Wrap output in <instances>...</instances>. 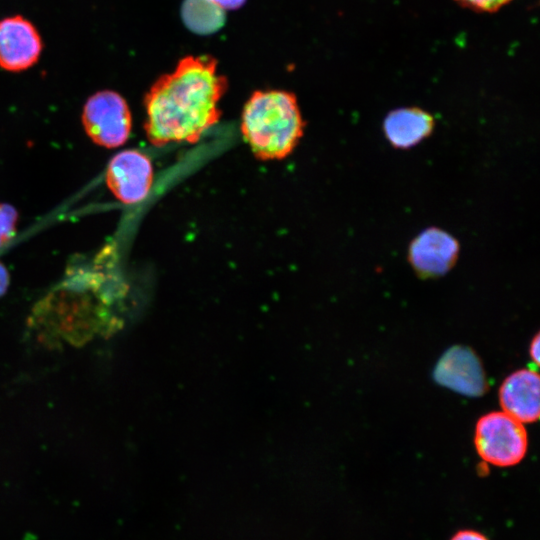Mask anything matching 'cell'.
<instances>
[{
  "instance_id": "obj_13",
  "label": "cell",
  "mask_w": 540,
  "mask_h": 540,
  "mask_svg": "<svg viewBox=\"0 0 540 540\" xmlns=\"http://www.w3.org/2000/svg\"><path fill=\"white\" fill-rule=\"evenodd\" d=\"M460 6L481 13H494L514 0H453Z\"/></svg>"
},
{
  "instance_id": "obj_6",
  "label": "cell",
  "mask_w": 540,
  "mask_h": 540,
  "mask_svg": "<svg viewBox=\"0 0 540 540\" xmlns=\"http://www.w3.org/2000/svg\"><path fill=\"white\" fill-rule=\"evenodd\" d=\"M43 41L37 27L16 14L0 19V68L21 72L40 58Z\"/></svg>"
},
{
  "instance_id": "obj_10",
  "label": "cell",
  "mask_w": 540,
  "mask_h": 540,
  "mask_svg": "<svg viewBox=\"0 0 540 540\" xmlns=\"http://www.w3.org/2000/svg\"><path fill=\"white\" fill-rule=\"evenodd\" d=\"M434 126L433 116L419 107L392 110L383 121L385 137L398 149H408L417 145L430 136Z\"/></svg>"
},
{
  "instance_id": "obj_4",
  "label": "cell",
  "mask_w": 540,
  "mask_h": 540,
  "mask_svg": "<svg viewBox=\"0 0 540 540\" xmlns=\"http://www.w3.org/2000/svg\"><path fill=\"white\" fill-rule=\"evenodd\" d=\"M82 123L89 138L105 148L123 145L132 126L125 99L111 90L96 92L88 98L83 107Z\"/></svg>"
},
{
  "instance_id": "obj_14",
  "label": "cell",
  "mask_w": 540,
  "mask_h": 540,
  "mask_svg": "<svg viewBox=\"0 0 540 540\" xmlns=\"http://www.w3.org/2000/svg\"><path fill=\"white\" fill-rule=\"evenodd\" d=\"M450 540H490L485 534L474 529L458 530Z\"/></svg>"
},
{
  "instance_id": "obj_1",
  "label": "cell",
  "mask_w": 540,
  "mask_h": 540,
  "mask_svg": "<svg viewBox=\"0 0 540 540\" xmlns=\"http://www.w3.org/2000/svg\"><path fill=\"white\" fill-rule=\"evenodd\" d=\"M227 81L208 55L186 56L146 94L145 132L155 146L196 142L220 117Z\"/></svg>"
},
{
  "instance_id": "obj_12",
  "label": "cell",
  "mask_w": 540,
  "mask_h": 540,
  "mask_svg": "<svg viewBox=\"0 0 540 540\" xmlns=\"http://www.w3.org/2000/svg\"><path fill=\"white\" fill-rule=\"evenodd\" d=\"M18 222L16 209L6 203H0V247L7 244L15 235Z\"/></svg>"
},
{
  "instance_id": "obj_17",
  "label": "cell",
  "mask_w": 540,
  "mask_h": 540,
  "mask_svg": "<svg viewBox=\"0 0 540 540\" xmlns=\"http://www.w3.org/2000/svg\"><path fill=\"white\" fill-rule=\"evenodd\" d=\"M539 342H540L539 334H536L534 338L532 339L530 343V347H529V356L536 365L539 364V355H540Z\"/></svg>"
},
{
  "instance_id": "obj_16",
  "label": "cell",
  "mask_w": 540,
  "mask_h": 540,
  "mask_svg": "<svg viewBox=\"0 0 540 540\" xmlns=\"http://www.w3.org/2000/svg\"><path fill=\"white\" fill-rule=\"evenodd\" d=\"M10 276L5 265L0 262V297H2L8 289Z\"/></svg>"
},
{
  "instance_id": "obj_7",
  "label": "cell",
  "mask_w": 540,
  "mask_h": 540,
  "mask_svg": "<svg viewBox=\"0 0 540 540\" xmlns=\"http://www.w3.org/2000/svg\"><path fill=\"white\" fill-rule=\"evenodd\" d=\"M460 245L450 233L430 227L418 234L408 248V261L421 278H437L456 264Z\"/></svg>"
},
{
  "instance_id": "obj_11",
  "label": "cell",
  "mask_w": 540,
  "mask_h": 540,
  "mask_svg": "<svg viewBox=\"0 0 540 540\" xmlns=\"http://www.w3.org/2000/svg\"><path fill=\"white\" fill-rule=\"evenodd\" d=\"M181 18L185 26L199 35L218 31L225 23V10L210 0H184Z\"/></svg>"
},
{
  "instance_id": "obj_2",
  "label": "cell",
  "mask_w": 540,
  "mask_h": 540,
  "mask_svg": "<svg viewBox=\"0 0 540 540\" xmlns=\"http://www.w3.org/2000/svg\"><path fill=\"white\" fill-rule=\"evenodd\" d=\"M303 127L296 98L289 92L256 91L245 103L241 131L260 159L289 155L302 137Z\"/></svg>"
},
{
  "instance_id": "obj_8",
  "label": "cell",
  "mask_w": 540,
  "mask_h": 540,
  "mask_svg": "<svg viewBox=\"0 0 540 540\" xmlns=\"http://www.w3.org/2000/svg\"><path fill=\"white\" fill-rule=\"evenodd\" d=\"M105 180L110 191L121 202L138 203L147 196L152 184L151 161L138 150H123L110 160Z\"/></svg>"
},
{
  "instance_id": "obj_5",
  "label": "cell",
  "mask_w": 540,
  "mask_h": 540,
  "mask_svg": "<svg viewBox=\"0 0 540 540\" xmlns=\"http://www.w3.org/2000/svg\"><path fill=\"white\" fill-rule=\"evenodd\" d=\"M433 378L439 385L467 397H480L488 390L480 358L467 346L455 345L435 365Z\"/></svg>"
},
{
  "instance_id": "obj_15",
  "label": "cell",
  "mask_w": 540,
  "mask_h": 540,
  "mask_svg": "<svg viewBox=\"0 0 540 540\" xmlns=\"http://www.w3.org/2000/svg\"><path fill=\"white\" fill-rule=\"evenodd\" d=\"M223 10H235L243 6L246 0H210Z\"/></svg>"
},
{
  "instance_id": "obj_9",
  "label": "cell",
  "mask_w": 540,
  "mask_h": 540,
  "mask_svg": "<svg viewBox=\"0 0 540 540\" xmlns=\"http://www.w3.org/2000/svg\"><path fill=\"white\" fill-rule=\"evenodd\" d=\"M540 379L532 369H520L502 382L499 402L502 411L519 422L533 423L539 419Z\"/></svg>"
},
{
  "instance_id": "obj_3",
  "label": "cell",
  "mask_w": 540,
  "mask_h": 540,
  "mask_svg": "<svg viewBox=\"0 0 540 540\" xmlns=\"http://www.w3.org/2000/svg\"><path fill=\"white\" fill-rule=\"evenodd\" d=\"M474 446L484 463L507 468L518 465L528 450L523 423L503 411L481 416L475 426Z\"/></svg>"
}]
</instances>
